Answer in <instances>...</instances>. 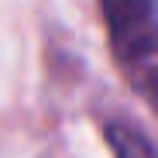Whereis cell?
I'll return each instance as SVG.
<instances>
[{
    "label": "cell",
    "instance_id": "obj_1",
    "mask_svg": "<svg viewBox=\"0 0 158 158\" xmlns=\"http://www.w3.org/2000/svg\"><path fill=\"white\" fill-rule=\"evenodd\" d=\"M117 55L141 62L158 52V0H100Z\"/></svg>",
    "mask_w": 158,
    "mask_h": 158
},
{
    "label": "cell",
    "instance_id": "obj_2",
    "mask_svg": "<svg viewBox=\"0 0 158 158\" xmlns=\"http://www.w3.org/2000/svg\"><path fill=\"white\" fill-rule=\"evenodd\" d=\"M103 138H107V148L114 151V158H158L155 144L127 120H107Z\"/></svg>",
    "mask_w": 158,
    "mask_h": 158
},
{
    "label": "cell",
    "instance_id": "obj_3",
    "mask_svg": "<svg viewBox=\"0 0 158 158\" xmlns=\"http://www.w3.org/2000/svg\"><path fill=\"white\" fill-rule=\"evenodd\" d=\"M138 86H141V93L148 96L151 110L158 114V65H155V69H148V72L141 76V83H138Z\"/></svg>",
    "mask_w": 158,
    "mask_h": 158
}]
</instances>
